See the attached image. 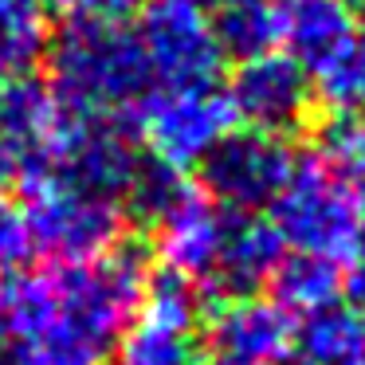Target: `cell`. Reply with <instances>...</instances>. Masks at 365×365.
<instances>
[{
    "instance_id": "1",
    "label": "cell",
    "mask_w": 365,
    "mask_h": 365,
    "mask_svg": "<svg viewBox=\"0 0 365 365\" xmlns=\"http://www.w3.org/2000/svg\"><path fill=\"white\" fill-rule=\"evenodd\" d=\"M145 294V267L130 247L83 263H48L0 294L9 365H106Z\"/></svg>"
},
{
    "instance_id": "2",
    "label": "cell",
    "mask_w": 365,
    "mask_h": 365,
    "mask_svg": "<svg viewBox=\"0 0 365 365\" xmlns=\"http://www.w3.org/2000/svg\"><path fill=\"white\" fill-rule=\"evenodd\" d=\"M283 252L349 263L365 236V118L334 114L271 200Z\"/></svg>"
},
{
    "instance_id": "3",
    "label": "cell",
    "mask_w": 365,
    "mask_h": 365,
    "mask_svg": "<svg viewBox=\"0 0 365 365\" xmlns=\"http://www.w3.org/2000/svg\"><path fill=\"white\" fill-rule=\"evenodd\" d=\"M150 91V63L126 20H71L51 48L48 95L67 118L126 126Z\"/></svg>"
},
{
    "instance_id": "4",
    "label": "cell",
    "mask_w": 365,
    "mask_h": 365,
    "mask_svg": "<svg viewBox=\"0 0 365 365\" xmlns=\"http://www.w3.org/2000/svg\"><path fill=\"white\" fill-rule=\"evenodd\" d=\"M24 224L32 252L51 263H83L114 252L126 228V200L40 165L24 177Z\"/></svg>"
},
{
    "instance_id": "5",
    "label": "cell",
    "mask_w": 365,
    "mask_h": 365,
    "mask_svg": "<svg viewBox=\"0 0 365 365\" xmlns=\"http://www.w3.org/2000/svg\"><path fill=\"white\" fill-rule=\"evenodd\" d=\"M130 126L153 165L185 173L192 165H205L208 153L232 130H240V118L220 83H197V87H153Z\"/></svg>"
},
{
    "instance_id": "6",
    "label": "cell",
    "mask_w": 365,
    "mask_h": 365,
    "mask_svg": "<svg viewBox=\"0 0 365 365\" xmlns=\"http://www.w3.org/2000/svg\"><path fill=\"white\" fill-rule=\"evenodd\" d=\"M153 87H197L220 83L224 48L208 0H145L138 20Z\"/></svg>"
},
{
    "instance_id": "7",
    "label": "cell",
    "mask_w": 365,
    "mask_h": 365,
    "mask_svg": "<svg viewBox=\"0 0 365 365\" xmlns=\"http://www.w3.org/2000/svg\"><path fill=\"white\" fill-rule=\"evenodd\" d=\"M114 365H200V307L192 283L165 275L145 287Z\"/></svg>"
},
{
    "instance_id": "8",
    "label": "cell",
    "mask_w": 365,
    "mask_h": 365,
    "mask_svg": "<svg viewBox=\"0 0 365 365\" xmlns=\"http://www.w3.org/2000/svg\"><path fill=\"white\" fill-rule=\"evenodd\" d=\"M291 165L294 153L283 138L244 126L232 130L200 169H205V189L216 205H224L228 212H263L287 185Z\"/></svg>"
},
{
    "instance_id": "9",
    "label": "cell",
    "mask_w": 365,
    "mask_h": 365,
    "mask_svg": "<svg viewBox=\"0 0 365 365\" xmlns=\"http://www.w3.org/2000/svg\"><path fill=\"white\" fill-rule=\"evenodd\" d=\"M200 349L208 365H283L294 349V314L259 294L220 299Z\"/></svg>"
},
{
    "instance_id": "10",
    "label": "cell",
    "mask_w": 365,
    "mask_h": 365,
    "mask_svg": "<svg viewBox=\"0 0 365 365\" xmlns=\"http://www.w3.org/2000/svg\"><path fill=\"white\" fill-rule=\"evenodd\" d=\"M224 91L232 98L236 118L247 122V130H263V134H279V138L299 126L307 118L310 103H314L310 71L287 51L240 59L236 75Z\"/></svg>"
},
{
    "instance_id": "11",
    "label": "cell",
    "mask_w": 365,
    "mask_h": 365,
    "mask_svg": "<svg viewBox=\"0 0 365 365\" xmlns=\"http://www.w3.org/2000/svg\"><path fill=\"white\" fill-rule=\"evenodd\" d=\"M59 126V106L32 79H0V185L24 181L43 161Z\"/></svg>"
},
{
    "instance_id": "12",
    "label": "cell",
    "mask_w": 365,
    "mask_h": 365,
    "mask_svg": "<svg viewBox=\"0 0 365 365\" xmlns=\"http://www.w3.org/2000/svg\"><path fill=\"white\" fill-rule=\"evenodd\" d=\"M283 240L271 228L267 216L259 212H232L228 216V232H224V247L220 259H216L212 283L224 299H236V294H255L275 267L283 263Z\"/></svg>"
},
{
    "instance_id": "13",
    "label": "cell",
    "mask_w": 365,
    "mask_h": 365,
    "mask_svg": "<svg viewBox=\"0 0 365 365\" xmlns=\"http://www.w3.org/2000/svg\"><path fill=\"white\" fill-rule=\"evenodd\" d=\"M354 9L346 0H279V51L307 71L322 67L354 36Z\"/></svg>"
},
{
    "instance_id": "14",
    "label": "cell",
    "mask_w": 365,
    "mask_h": 365,
    "mask_svg": "<svg viewBox=\"0 0 365 365\" xmlns=\"http://www.w3.org/2000/svg\"><path fill=\"white\" fill-rule=\"evenodd\" d=\"M51 48L48 0H0V79H24Z\"/></svg>"
},
{
    "instance_id": "15",
    "label": "cell",
    "mask_w": 365,
    "mask_h": 365,
    "mask_svg": "<svg viewBox=\"0 0 365 365\" xmlns=\"http://www.w3.org/2000/svg\"><path fill=\"white\" fill-rule=\"evenodd\" d=\"M212 24L224 56L252 59L279 51V0H216Z\"/></svg>"
},
{
    "instance_id": "16",
    "label": "cell",
    "mask_w": 365,
    "mask_h": 365,
    "mask_svg": "<svg viewBox=\"0 0 365 365\" xmlns=\"http://www.w3.org/2000/svg\"><path fill=\"white\" fill-rule=\"evenodd\" d=\"M275 294L279 307L291 314H310L318 307L338 302L341 287V267L330 259H314V255H283V263L275 267Z\"/></svg>"
},
{
    "instance_id": "17",
    "label": "cell",
    "mask_w": 365,
    "mask_h": 365,
    "mask_svg": "<svg viewBox=\"0 0 365 365\" xmlns=\"http://www.w3.org/2000/svg\"><path fill=\"white\" fill-rule=\"evenodd\" d=\"M310 83L334 114L365 118V28H354V36L322 67L310 71Z\"/></svg>"
},
{
    "instance_id": "18",
    "label": "cell",
    "mask_w": 365,
    "mask_h": 365,
    "mask_svg": "<svg viewBox=\"0 0 365 365\" xmlns=\"http://www.w3.org/2000/svg\"><path fill=\"white\" fill-rule=\"evenodd\" d=\"M28 255H32V236L24 224V208L9 192H0V275L20 271Z\"/></svg>"
},
{
    "instance_id": "19",
    "label": "cell",
    "mask_w": 365,
    "mask_h": 365,
    "mask_svg": "<svg viewBox=\"0 0 365 365\" xmlns=\"http://www.w3.org/2000/svg\"><path fill=\"white\" fill-rule=\"evenodd\" d=\"M142 0H48L67 20H126Z\"/></svg>"
},
{
    "instance_id": "20",
    "label": "cell",
    "mask_w": 365,
    "mask_h": 365,
    "mask_svg": "<svg viewBox=\"0 0 365 365\" xmlns=\"http://www.w3.org/2000/svg\"><path fill=\"white\" fill-rule=\"evenodd\" d=\"M349 310H354L365 326V236L354 252V271H349Z\"/></svg>"
},
{
    "instance_id": "21",
    "label": "cell",
    "mask_w": 365,
    "mask_h": 365,
    "mask_svg": "<svg viewBox=\"0 0 365 365\" xmlns=\"http://www.w3.org/2000/svg\"><path fill=\"white\" fill-rule=\"evenodd\" d=\"M0 365H9V338H4V330H0Z\"/></svg>"
}]
</instances>
